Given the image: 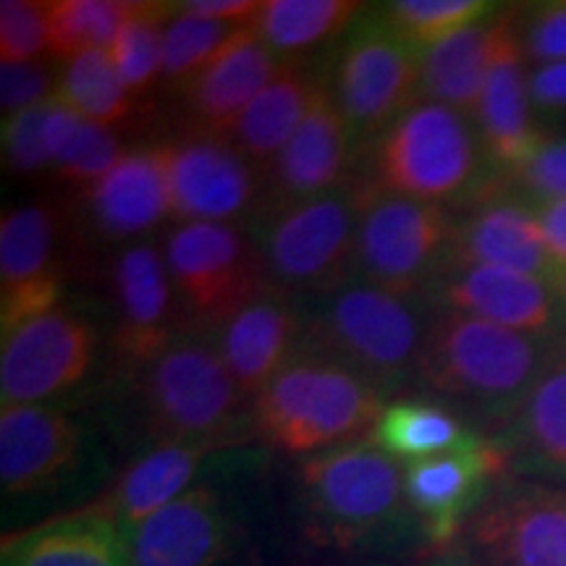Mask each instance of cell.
Here are the masks:
<instances>
[{
  "mask_svg": "<svg viewBox=\"0 0 566 566\" xmlns=\"http://www.w3.org/2000/svg\"><path fill=\"white\" fill-rule=\"evenodd\" d=\"M566 344L443 310L430 323L417 380L493 420H512Z\"/></svg>",
  "mask_w": 566,
  "mask_h": 566,
  "instance_id": "6da1fadb",
  "label": "cell"
},
{
  "mask_svg": "<svg viewBox=\"0 0 566 566\" xmlns=\"http://www.w3.org/2000/svg\"><path fill=\"white\" fill-rule=\"evenodd\" d=\"M254 428L283 454H321L373 433L380 394L349 367L321 357L292 359L254 399Z\"/></svg>",
  "mask_w": 566,
  "mask_h": 566,
  "instance_id": "7a4b0ae2",
  "label": "cell"
},
{
  "mask_svg": "<svg viewBox=\"0 0 566 566\" xmlns=\"http://www.w3.org/2000/svg\"><path fill=\"white\" fill-rule=\"evenodd\" d=\"M407 300L365 281L328 292L307 323L315 357L349 367L375 388L417 378L430 328Z\"/></svg>",
  "mask_w": 566,
  "mask_h": 566,
  "instance_id": "3957f363",
  "label": "cell"
},
{
  "mask_svg": "<svg viewBox=\"0 0 566 566\" xmlns=\"http://www.w3.org/2000/svg\"><path fill=\"white\" fill-rule=\"evenodd\" d=\"M462 113L441 103H420L384 134L375 155L380 192L422 202L480 200L493 189L485 181V150Z\"/></svg>",
  "mask_w": 566,
  "mask_h": 566,
  "instance_id": "277c9868",
  "label": "cell"
},
{
  "mask_svg": "<svg viewBox=\"0 0 566 566\" xmlns=\"http://www.w3.org/2000/svg\"><path fill=\"white\" fill-rule=\"evenodd\" d=\"M244 399L221 352L200 338H174L150 363L147 409L160 441L208 443L216 449L239 428Z\"/></svg>",
  "mask_w": 566,
  "mask_h": 566,
  "instance_id": "5b68a950",
  "label": "cell"
},
{
  "mask_svg": "<svg viewBox=\"0 0 566 566\" xmlns=\"http://www.w3.org/2000/svg\"><path fill=\"white\" fill-rule=\"evenodd\" d=\"M454 223L441 205L375 192L359 202L357 268L365 283L399 296L415 294L443 271Z\"/></svg>",
  "mask_w": 566,
  "mask_h": 566,
  "instance_id": "8992f818",
  "label": "cell"
},
{
  "mask_svg": "<svg viewBox=\"0 0 566 566\" xmlns=\"http://www.w3.org/2000/svg\"><path fill=\"white\" fill-rule=\"evenodd\" d=\"M304 506L325 541L349 543L391 520L405 495V475L375 443H346L304 459Z\"/></svg>",
  "mask_w": 566,
  "mask_h": 566,
  "instance_id": "52a82bcc",
  "label": "cell"
},
{
  "mask_svg": "<svg viewBox=\"0 0 566 566\" xmlns=\"http://www.w3.org/2000/svg\"><path fill=\"white\" fill-rule=\"evenodd\" d=\"M357 229L359 202L352 197L328 192L283 205L263 242L268 273L300 292H334L357 260Z\"/></svg>",
  "mask_w": 566,
  "mask_h": 566,
  "instance_id": "ba28073f",
  "label": "cell"
},
{
  "mask_svg": "<svg viewBox=\"0 0 566 566\" xmlns=\"http://www.w3.org/2000/svg\"><path fill=\"white\" fill-rule=\"evenodd\" d=\"M174 292L200 323L221 325L268 292L263 258L231 223H181L166 242Z\"/></svg>",
  "mask_w": 566,
  "mask_h": 566,
  "instance_id": "9c48e42d",
  "label": "cell"
},
{
  "mask_svg": "<svg viewBox=\"0 0 566 566\" xmlns=\"http://www.w3.org/2000/svg\"><path fill=\"white\" fill-rule=\"evenodd\" d=\"M422 92V53L388 30L363 27L346 42L336 69V103L352 132H388Z\"/></svg>",
  "mask_w": 566,
  "mask_h": 566,
  "instance_id": "30bf717a",
  "label": "cell"
},
{
  "mask_svg": "<svg viewBox=\"0 0 566 566\" xmlns=\"http://www.w3.org/2000/svg\"><path fill=\"white\" fill-rule=\"evenodd\" d=\"M97 352L87 317L55 307L3 336L0 405H45L80 386Z\"/></svg>",
  "mask_w": 566,
  "mask_h": 566,
  "instance_id": "8fae6325",
  "label": "cell"
},
{
  "mask_svg": "<svg viewBox=\"0 0 566 566\" xmlns=\"http://www.w3.org/2000/svg\"><path fill=\"white\" fill-rule=\"evenodd\" d=\"M475 122L488 163L506 176H512L543 142L530 97L527 55L522 45V6L495 11L491 59Z\"/></svg>",
  "mask_w": 566,
  "mask_h": 566,
  "instance_id": "7c38bea8",
  "label": "cell"
},
{
  "mask_svg": "<svg viewBox=\"0 0 566 566\" xmlns=\"http://www.w3.org/2000/svg\"><path fill=\"white\" fill-rule=\"evenodd\" d=\"M436 281L443 310L566 344V283L493 265H446Z\"/></svg>",
  "mask_w": 566,
  "mask_h": 566,
  "instance_id": "4fadbf2b",
  "label": "cell"
},
{
  "mask_svg": "<svg viewBox=\"0 0 566 566\" xmlns=\"http://www.w3.org/2000/svg\"><path fill=\"white\" fill-rule=\"evenodd\" d=\"M480 566H566V491L516 485L472 516Z\"/></svg>",
  "mask_w": 566,
  "mask_h": 566,
  "instance_id": "5bb4252c",
  "label": "cell"
},
{
  "mask_svg": "<svg viewBox=\"0 0 566 566\" xmlns=\"http://www.w3.org/2000/svg\"><path fill=\"white\" fill-rule=\"evenodd\" d=\"M55 265V216L48 205L30 202L0 218V331L51 313L61 300Z\"/></svg>",
  "mask_w": 566,
  "mask_h": 566,
  "instance_id": "9a60e30c",
  "label": "cell"
},
{
  "mask_svg": "<svg viewBox=\"0 0 566 566\" xmlns=\"http://www.w3.org/2000/svg\"><path fill=\"white\" fill-rule=\"evenodd\" d=\"M506 451L472 433L446 454L407 464L405 493L420 514L424 533L436 548L449 546L464 520L475 512L485 485L504 470Z\"/></svg>",
  "mask_w": 566,
  "mask_h": 566,
  "instance_id": "2e32d148",
  "label": "cell"
},
{
  "mask_svg": "<svg viewBox=\"0 0 566 566\" xmlns=\"http://www.w3.org/2000/svg\"><path fill=\"white\" fill-rule=\"evenodd\" d=\"M446 265H493L566 283V271L548 252L533 205L495 187L454 226Z\"/></svg>",
  "mask_w": 566,
  "mask_h": 566,
  "instance_id": "e0dca14e",
  "label": "cell"
},
{
  "mask_svg": "<svg viewBox=\"0 0 566 566\" xmlns=\"http://www.w3.org/2000/svg\"><path fill=\"white\" fill-rule=\"evenodd\" d=\"M171 187V216L184 223H229L254 200L250 163L223 137L163 145Z\"/></svg>",
  "mask_w": 566,
  "mask_h": 566,
  "instance_id": "ac0fdd59",
  "label": "cell"
},
{
  "mask_svg": "<svg viewBox=\"0 0 566 566\" xmlns=\"http://www.w3.org/2000/svg\"><path fill=\"white\" fill-rule=\"evenodd\" d=\"M80 424L48 405L0 409V485L6 495L48 491L74 467Z\"/></svg>",
  "mask_w": 566,
  "mask_h": 566,
  "instance_id": "d6986e66",
  "label": "cell"
},
{
  "mask_svg": "<svg viewBox=\"0 0 566 566\" xmlns=\"http://www.w3.org/2000/svg\"><path fill=\"white\" fill-rule=\"evenodd\" d=\"M132 566H216L229 548V522L210 488L187 493L126 533Z\"/></svg>",
  "mask_w": 566,
  "mask_h": 566,
  "instance_id": "ffe728a7",
  "label": "cell"
},
{
  "mask_svg": "<svg viewBox=\"0 0 566 566\" xmlns=\"http://www.w3.org/2000/svg\"><path fill=\"white\" fill-rule=\"evenodd\" d=\"M116 346L129 363L150 365L174 342V281L166 254L153 244H134L116 265Z\"/></svg>",
  "mask_w": 566,
  "mask_h": 566,
  "instance_id": "44dd1931",
  "label": "cell"
},
{
  "mask_svg": "<svg viewBox=\"0 0 566 566\" xmlns=\"http://www.w3.org/2000/svg\"><path fill=\"white\" fill-rule=\"evenodd\" d=\"M300 321L286 300L268 289L218 328V352L247 399H258L283 367L292 363Z\"/></svg>",
  "mask_w": 566,
  "mask_h": 566,
  "instance_id": "7402d4cb",
  "label": "cell"
},
{
  "mask_svg": "<svg viewBox=\"0 0 566 566\" xmlns=\"http://www.w3.org/2000/svg\"><path fill=\"white\" fill-rule=\"evenodd\" d=\"M279 63L273 51L260 40L252 24H244L233 40L187 84V103L202 129L231 137L242 113L263 92L275 74Z\"/></svg>",
  "mask_w": 566,
  "mask_h": 566,
  "instance_id": "603a6c76",
  "label": "cell"
},
{
  "mask_svg": "<svg viewBox=\"0 0 566 566\" xmlns=\"http://www.w3.org/2000/svg\"><path fill=\"white\" fill-rule=\"evenodd\" d=\"M210 449L208 443L160 441L139 457L95 504L80 509V514L101 516L129 533L147 516L187 493V485L192 483L197 467Z\"/></svg>",
  "mask_w": 566,
  "mask_h": 566,
  "instance_id": "cb8c5ba5",
  "label": "cell"
},
{
  "mask_svg": "<svg viewBox=\"0 0 566 566\" xmlns=\"http://www.w3.org/2000/svg\"><path fill=\"white\" fill-rule=\"evenodd\" d=\"M352 134L336 97L328 90H317L302 126L273 160L279 192L292 202L328 195L344 176Z\"/></svg>",
  "mask_w": 566,
  "mask_h": 566,
  "instance_id": "d4e9b609",
  "label": "cell"
},
{
  "mask_svg": "<svg viewBox=\"0 0 566 566\" xmlns=\"http://www.w3.org/2000/svg\"><path fill=\"white\" fill-rule=\"evenodd\" d=\"M92 218L116 239L139 237L171 216L166 150L145 147L126 153L101 184L90 189Z\"/></svg>",
  "mask_w": 566,
  "mask_h": 566,
  "instance_id": "484cf974",
  "label": "cell"
},
{
  "mask_svg": "<svg viewBox=\"0 0 566 566\" xmlns=\"http://www.w3.org/2000/svg\"><path fill=\"white\" fill-rule=\"evenodd\" d=\"M3 554V566H132L124 530L80 512L6 541Z\"/></svg>",
  "mask_w": 566,
  "mask_h": 566,
  "instance_id": "4316f807",
  "label": "cell"
},
{
  "mask_svg": "<svg viewBox=\"0 0 566 566\" xmlns=\"http://www.w3.org/2000/svg\"><path fill=\"white\" fill-rule=\"evenodd\" d=\"M493 17L464 27L420 51L424 95L467 118L478 116L480 95H483L493 42Z\"/></svg>",
  "mask_w": 566,
  "mask_h": 566,
  "instance_id": "83f0119b",
  "label": "cell"
},
{
  "mask_svg": "<svg viewBox=\"0 0 566 566\" xmlns=\"http://www.w3.org/2000/svg\"><path fill=\"white\" fill-rule=\"evenodd\" d=\"M317 90L321 84H315L307 74L281 66L271 84L247 105L242 118L233 126V147L254 163L279 158L310 113Z\"/></svg>",
  "mask_w": 566,
  "mask_h": 566,
  "instance_id": "f1b7e54d",
  "label": "cell"
},
{
  "mask_svg": "<svg viewBox=\"0 0 566 566\" xmlns=\"http://www.w3.org/2000/svg\"><path fill=\"white\" fill-rule=\"evenodd\" d=\"M359 11L352 0H265L252 27L273 53H300L334 40Z\"/></svg>",
  "mask_w": 566,
  "mask_h": 566,
  "instance_id": "f546056e",
  "label": "cell"
},
{
  "mask_svg": "<svg viewBox=\"0 0 566 566\" xmlns=\"http://www.w3.org/2000/svg\"><path fill=\"white\" fill-rule=\"evenodd\" d=\"M472 433L449 409L430 401H399L384 409L373 428V443L407 464L446 454Z\"/></svg>",
  "mask_w": 566,
  "mask_h": 566,
  "instance_id": "4dcf8cb0",
  "label": "cell"
},
{
  "mask_svg": "<svg viewBox=\"0 0 566 566\" xmlns=\"http://www.w3.org/2000/svg\"><path fill=\"white\" fill-rule=\"evenodd\" d=\"M53 97L87 122L108 126V129L124 124L132 113V92L105 48H95L69 61Z\"/></svg>",
  "mask_w": 566,
  "mask_h": 566,
  "instance_id": "1f68e13d",
  "label": "cell"
},
{
  "mask_svg": "<svg viewBox=\"0 0 566 566\" xmlns=\"http://www.w3.org/2000/svg\"><path fill=\"white\" fill-rule=\"evenodd\" d=\"M516 430L537 459L566 470V349L516 409Z\"/></svg>",
  "mask_w": 566,
  "mask_h": 566,
  "instance_id": "d6a6232c",
  "label": "cell"
},
{
  "mask_svg": "<svg viewBox=\"0 0 566 566\" xmlns=\"http://www.w3.org/2000/svg\"><path fill=\"white\" fill-rule=\"evenodd\" d=\"M176 13H179V6L132 3L122 32L111 45V59L132 95L150 87L155 76H163L166 30Z\"/></svg>",
  "mask_w": 566,
  "mask_h": 566,
  "instance_id": "836d02e7",
  "label": "cell"
},
{
  "mask_svg": "<svg viewBox=\"0 0 566 566\" xmlns=\"http://www.w3.org/2000/svg\"><path fill=\"white\" fill-rule=\"evenodd\" d=\"M129 11L132 3L122 0H55L48 51L61 61H74L95 48L111 51Z\"/></svg>",
  "mask_w": 566,
  "mask_h": 566,
  "instance_id": "e575fe53",
  "label": "cell"
},
{
  "mask_svg": "<svg viewBox=\"0 0 566 566\" xmlns=\"http://www.w3.org/2000/svg\"><path fill=\"white\" fill-rule=\"evenodd\" d=\"M499 11L488 0H396L386 6L384 21L394 34L424 51L464 27L478 24Z\"/></svg>",
  "mask_w": 566,
  "mask_h": 566,
  "instance_id": "d590c367",
  "label": "cell"
},
{
  "mask_svg": "<svg viewBox=\"0 0 566 566\" xmlns=\"http://www.w3.org/2000/svg\"><path fill=\"white\" fill-rule=\"evenodd\" d=\"M242 27L221 24L195 13L179 11L166 30V48H163V80L192 82L216 55L223 51Z\"/></svg>",
  "mask_w": 566,
  "mask_h": 566,
  "instance_id": "8d00e7d4",
  "label": "cell"
},
{
  "mask_svg": "<svg viewBox=\"0 0 566 566\" xmlns=\"http://www.w3.org/2000/svg\"><path fill=\"white\" fill-rule=\"evenodd\" d=\"M51 48V3H0V61L32 63Z\"/></svg>",
  "mask_w": 566,
  "mask_h": 566,
  "instance_id": "74e56055",
  "label": "cell"
},
{
  "mask_svg": "<svg viewBox=\"0 0 566 566\" xmlns=\"http://www.w3.org/2000/svg\"><path fill=\"white\" fill-rule=\"evenodd\" d=\"M51 101L32 105V108L3 118V155L13 174L30 176L51 166V153L45 142V122Z\"/></svg>",
  "mask_w": 566,
  "mask_h": 566,
  "instance_id": "f35d334b",
  "label": "cell"
},
{
  "mask_svg": "<svg viewBox=\"0 0 566 566\" xmlns=\"http://www.w3.org/2000/svg\"><path fill=\"white\" fill-rule=\"evenodd\" d=\"M530 205L566 200V139L543 137L535 153L512 174Z\"/></svg>",
  "mask_w": 566,
  "mask_h": 566,
  "instance_id": "ab89813d",
  "label": "cell"
},
{
  "mask_svg": "<svg viewBox=\"0 0 566 566\" xmlns=\"http://www.w3.org/2000/svg\"><path fill=\"white\" fill-rule=\"evenodd\" d=\"M522 45L533 66L566 61V0L522 6Z\"/></svg>",
  "mask_w": 566,
  "mask_h": 566,
  "instance_id": "60d3db41",
  "label": "cell"
},
{
  "mask_svg": "<svg viewBox=\"0 0 566 566\" xmlns=\"http://www.w3.org/2000/svg\"><path fill=\"white\" fill-rule=\"evenodd\" d=\"M53 84L55 74L42 61L0 63V111H3V118L51 101L48 92Z\"/></svg>",
  "mask_w": 566,
  "mask_h": 566,
  "instance_id": "b9f144b4",
  "label": "cell"
},
{
  "mask_svg": "<svg viewBox=\"0 0 566 566\" xmlns=\"http://www.w3.org/2000/svg\"><path fill=\"white\" fill-rule=\"evenodd\" d=\"M124 155L126 153L116 134L111 129H103L101 137L92 142V147L82 155L80 160L71 163L66 168H61L59 179L71 184V187H82L90 192L95 184H101L105 176L118 166V160H122Z\"/></svg>",
  "mask_w": 566,
  "mask_h": 566,
  "instance_id": "7bdbcfd3",
  "label": "cell"
},
{
  "mask_svg": "<svg viewBox=\"0 0 566 566\" xmlns=\"http://www.w3.org/2000/svg\"><path fill=\"white\" fill-rule=\"evenodd\" d=\"M530 97L541 111H566V61L530 71Z\"/></svg>",
  "mask_w": 566,
  "mask_h": 566,
  "instance_id": "ee69618b",
  "label": "cell"
},
{
  "mask_svg": "<svg viewBox=\"0 0 566 566\" xmlns=\"http://www.w3.org/2000/svg\"><path fill=\"white\" fill-rule=\"evenodd\" d=\"M179 11L195 13V17L221 21V24H237L242 21L252 24L258 13L263 11V3L258 0H189V3H179Z\"/></svg>",
  "mask_w": 566,
  "mask_h": 566,
  "instance_id": "f6af8a7d",
  "label": "cell"
},
{
  "mask_svg": "<svg viewBox=\"0 0 566 566\" xmlns=\"http://www.w3.org/2000/svg\"><path fill=\"white\" fill-rule=\"evenodd\" d=\"M537 223H541L543 237H546L548 252L566 271V200L564 202H546L533 205Z\"/></svg>",
  "mask_w": 566,
  "mask_h": 566,
  "instance_id": "bcb514c9",
  "label": "cell"
},
{
  "mask_svg": "<svg viewBox=\"0 0 566 566\" xmlns=\"http://www.w3.org/2000/svg\"><path fill=\"white\" fill-rule=\"evenodd\" d=\"M457 566H480V564L475 562V564H457Z\"/></svg>",
  "mask_w": 566,
  "mask_h": 566,
  "instance_id": "7dc6e473",
  "label": "cell"
}]
</instances>
